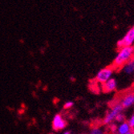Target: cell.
Instances as JSON below:
<instances>
[{
  "label": "cell",
  "mask_w": 134,
  "mask_h": 134,
  "mask_svg": "<svg viewBox=\"0 0 134 134\" xmlns=\"http://www.w3.org/2000/svg\"><path fill=\"white\" fill-rule=\"evenodd\" d=\"M131 87H132V88L134 89V83H133L132 84V86H131Z\"/></svg>",
  "instance_id": "cell-14"
},
{
  "label": "cell",
  "mask_w": 134,
  "mask_h": 134,
  "mask_svg": "<svg viewBox=\"0 0 134 134\" xmlns=\"http://www.w3.org/2000/svg\"><path fill=\"white\" fill-rule=\"evenodd\" d=\"M91 134H102V132L99 129H94Z\"/></svg>",
  "instance_id": "cell-12"
},
{
  "label": "cell",
  "mask_w": 134,
  "mask_h": 134,
  "mask_svg": "<svg viewBox=\"0 0 134 134\" xmlns=\"http://www.w3.org/2000/svg\"><path fill=\"white\" fill-rule=\"evenodd\" d=\"M64 134H70V132H64Z\"/></svg>",
  "instance_id": "cell-15"
},
{
  "label": "cell",
  "mask_w": 134,
  "mask_h": 134,
  "mask_svg": "<svg viewBox=\"0 0 134 134\" xmlns=\"http://www.w3.org/2000/svg\"><path fill=\"white\" fill-rule=\"evenodd\" d=\"M99 82L96 81V79L91 80L89 82V88L95 93H99L101 91V86H99Z\"/></svg>",
  "instance_id": "cell-8"
},
{
  "label": "cell",
  "mask_w": 134,
  "mask_h": 134,
  "mask_svg": "<svg viewBox=\"0 0 134 134\" xmlns=\"http://www.w3.org/2000/svg\"><path fill=\"white\" fill-rule=\"evenodd\" d=\"M132 60H134V46L123 47L118 50V54L110 66L114 71H118Z\"/></svg>",
  "instance_id": "cell-1"
},
{
  "label": "cell",
  "mask_w": 134,
  "mask_h": 134,
  "mask_svg": "<svg viewBox=\"0 0 134 134\" xmlns=\"http://www.w3.org/2000/svg\"><path fill=\"white\" fill-rule=\"evenodd\" d=\"M129 129H130V127L129 124L125 122L124 124H122L120 126L118 129V134H126L129 131Z\"/></svg>",
  "instance_id": "cell-9"
},
{
  "label": "cell",
  "mask_w": 134,
  "mask_h": 134,
  "mask_svg": "<svg viewBox=\"0 0 134 134\" xmlns=\"http://www.w3.org/2000/svg\"><path fill=\"white\" fill-rule=\"evenodd\" d=\"M116 83L114 79L108 80L107 82L101 84V91L104 93L111 92L116 89Z\"/></svg>",
  "instance_id": "cell-7"
},
{
  "label": "cell",
  "mask_w": 134,
  "mask_h": 134,
  "mask_svg": "<svg viewBox=\"0 0 134 134\" xmlns=\"http://www.w3.org/2000/svg\"><path fill=\"white\" fill-rule=\"evenodd\" d=\"M67 126L66 120L62 117L61 114H56L52 120V129L55 131H60Z\"/></svg>",
  "instance_id": "cell-6"
},
{
  "label": "cell",
  "mask_w": 134,
  "mask_h": 134,
  "mask_svg": "<svg viewBox=\"0 0 134 134\" xmlns=\"http://www.w3.org/2000/svg\"><path fill=\"white\" fill-rule=\"evenodd\" d=\"M114 70L113 68L109 65L108 67H106L105 68L100 70L99 72H98V74H97V76H96V81H98L100 83H104L105 82H107L109 78H110V76H112V74L113 73Z\"/></svg>",
  "instance_id": "cell-4"
},
{
  "label": "cell",
  "mask_w": 134,
  "mask_h": 134,
  "mask_svg": "<svg viewBox=\"0 0 134 134\" xmlns=\"http://www.w3.org/2000/svg\"><path fill=\"white\" fill-rule=\"evenodd\" d=\"M115 119L116 120V121H124V120H125V116L122 115V114H120V113H119V114L116 116Z\"/></svg>",
  "instance_id": "cell-10"
},
{
  "label": "cell",
  "mask_w": 134,
  "mask_h": 134,
  "mask_svg": "<svg viewBox=\"0 0 134 134\" xmlns=\"http://www.w3.org/2000/svg\"><path fill=\"white\" fill-rule=\"evenodd\" d=\"M134 46V26L130 28L124 37L117 42V51L123 47Z\"/></svg>",
  "instance_id": "cell-3"
},
{
  "label": "cell",
  "mask_w": 134,
  "mask_h": 134,
  "mask_svg": "<svg viewBox=\"0 0 134 134\" xmlns=\"http://www.w3.org/2000/svg\"><path fill=\"white\" fill-rule=\"evenodd\" d=\"M72 105H73V103H72V102H67V103L64 105V109H68V108H71Z\"/></svg>",
  "instance_id": "cell-11"
},
{
  "label": "cell",
  "mask_w": 134,
  "mask_h": 134,
  "mask_svg": "<svg viewBox=\"0 0 134 134\" xmlns=\"http://www.w3.org/2000/svg\"><path fill=\"white\" fill-rule=\"evenodd\" d=\"M122 109H123V108L120 104H116V105L111 107V111L108 112V113L106 115L105 118L103 120V124L110 123L111 121H113L116 118V116L121 112Z\"/></svg>",
  "instance_id": "cell-5"
},
{
  "label": "cell",
  "mask_w": 134,
  "mask_h": 134,
  "mask_svg": "<svg viewBox=\"0 0 134 134\" xmlns=\"http://www.w3.org/2000/svg\"><path fill=\"white\" fill-rule=\"evenodd\" d=\"M134 104V89L131 87L129 89L120 91L116 93L114 98L109 102V107L120 104L123 108H128Z\"/></svg>",
  "instance_id": "cell-2"
},
{
  "label": "cell",
  "mask_w": 134,
  "mask_h": 134,
  "mask_svg": "<svg viewBox=\"0 0 134 134\" xmlns=\"http://www.w3.org/2000/svg\"><path fill=\"white\" fill-rule=\"evenodd\" d=\"M126 134H134V129L132 128H130L129 131L126 133Z\"/></svg>",
  "instance_id": "cell-13"
}]
</instances>
